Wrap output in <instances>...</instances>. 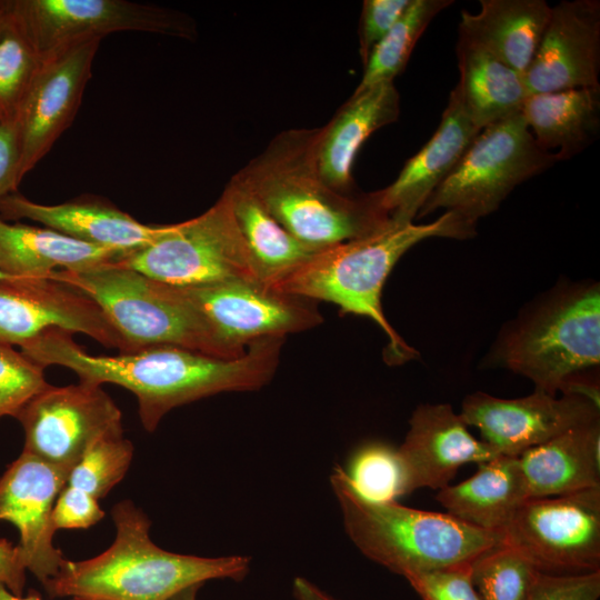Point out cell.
Wrapping results in <instances>:
<instances>
[{
    "instance_id": "6da1fadb",
    "label": "cell",
    "mask_w": 600,
    "mask_h": 600,
    "mask_svg": "<svg viewBox=\"0 0 600 600\" xmlns=\"http://www.w3.org/2000/svg\"><path fill=\"white\" fill-rule=\"evenodd\" d=\"M72 334L58 328L46 330L20 347L21 352L43 369L62 366L72 370L79 382L113 383L131 391L148 432L177 407L221 392L262 388L273 378L283 344L282 338H262L234 359L170 344L94 356L79 347Z\"/></svg>"
},
{
    "instance_id": "7a4b0ae2",
    "label": "cell",
    "mask_w": 600,
    "mask_h": 600,
    "mask_svg": "<svg viewBox=\"0 0 600 600\" xmlns=\"http://www.w3.org/2000/svg\"><path fill=\"white\" fill-rule=\"evenodd\" d=\"M316 129H289L234 176L302 243L323 249L373 234L391 223L382 191L340 192L321 178Z\"/></svg>"
},
{
    "instance_id": "3957f363",
    "label": "cell",
    "mask_w": 600,
    "mask_h": 600,
    "mask_svg": "<svg viewBox=\"0 0 600 600\" xmlns=\"http://www.w3.org/2000/svg\"><path fill=\"white\" fill-rule=\"evenodd\" d=\"M111 516L112 544L90 559H64L43 584L48 594L73 600H171L208 580H242L249 571L247 557L206 558L158 547L150 538L149 518L130 500L118 502Z\"/></svg>"
},
{
    "instance_id": "277c9868",
    "label": "cell",
    "mask_w": 600,
    "mask_h": 600,
    "mask_svg": "<svg viewBox=\"0 0 600 600\" xmlns=\"http://www.w3.org/2000/svg\"><path fill=\"white\" fill-rule=\"evenodd\" d=\"M476 224L453 211L436 221L416 224L391 221L384 229L317 251L271 289L337 304L343 313L367 317L388 338L386 360L400 364L418 356L394 331L381 306L383 284L398 260L413 246L432 237L467 239Z\"/></svg>"
},
{
    "instance_id": "5b68a950",
    "label": "cell",
    "mask_w": 600,
    "mask_h": 600,
    "mask_svg": "<svg viewBox=\"0 0 600 600\" xmlns=\"http://www.w3.org/2000/svg\"><path fill=\"white\" fill-rule=\"evenodd\" d=\"M346 533L359 551L408 577L471 563L502 542V533L467 524L449 513L413 509L360 496L343 468L330 477Z\"/></svg>"
},
{
    "instance_id": "8992f818",
    "label": "cell",
    "mask_w": 600,
    "mask_h": 600,
    "mask_svg": "<svg viewBox=\"0 0 600 600\" xmlns=\"http://www.w3.org/2000/svg\"><path fill=\"white\" fill-rule=\"evenodd\" d=\"M48 278L97 303L130 351L170 344L226 359L243 354L217 336L178 287L139 271L110 263L76 271L59 269Z\"/></svg>"
},
{
    "instance_id": "52a82bcc",
    "label": "cell",
    "mask_w": 600,
    "mask_h": 600,
    "mask_svg": "<svg viewBox=\"0 0 600 600\" xmlns=\"http://www.w3.org/2000/svg\"><path fill=\"white\" fill-rule=\"evenodd\" d=\"M498 353L507 368L530 379L536 390L556 396L580 371L599 364L598 284L548 301L509 332Z\"/></svg>"
},
{
    "instance_id": "ba28073f",
    "label": "cell",
    "mask_w": 600,
    "mask_h": 600,
    "mask_svg": "<svg viewBox=\"0 0 600 600\" xmlns=\"http://www.w3.org/2000/svg\"><path fill=\"white\" fill-rule=\"evenodd\" d=\"M556 162L537 144L521 112L493 122L481 129L417 217L444 208L476 224L496 211L517 186Z\"/></svg>"
},
{
    "instance_id": "9c48e42d",
    "label": "cell",
    "mask_w": 600,
    "mask_h": 600,
    "mask_svg": "<svg viewBox=\"0 0 600 600\" xmlns=\"http://www.w3.org/2000/svg\"><path fill=\"white\" fill-rule=\"evenodd\" d=\"M114 264L176 287L260 282L224 192L202 214L171 224L167 234Z\"/></svg>"
},
{
    "instance_id": "30bf717a",
    "label": "cell",
    "mask_w": 600,
    "mask_h": 600,
    "mask_svg": "<svg viewBox=\"0 0 600 600\" xmlns=\"http://www.w3.org/2000/svg\"><path fill=\"white\" fill-rule=\"evenodd\" d=\"M502 543L542 573L600 571V487L526 500L502 531Z\"/></svg>"
},
{
    "instance_id": "8fae6325",
    "label": "cell",
    "mask_w": 600,
    "mask_h": 600,
    "mask_svg": "<svg viewBox=\"0 0 600 600\" xmlns=\"http://www.w3.org/2000/svg\"><path fill=\"white\" fill-rule=\"evenodd\" d=\"M8 9L41 60L71 44L113 32L191 38L183 13L128 0H8Z\"/></svg>"
},
{
    "instance_id": "7c38bea8",
    "label": "cell",
    "mask_w": 600,
    "mask_h": 600,
    "mask_svg": "<svg viewBox=\"0 0 600 600\" xmlns=\"http://www.w3.org/2000/svg\"><path fill=\"white\" fill-rule=\"evenodd\" d=\"M24 431L22 451L69 473L102 437L123 432L122 413L100 386L49 384L17 418Z\"/></svg>"
},
{
    "instance_id": "4fadbf2b",
    "label": "cell",
    "mask_w": 600,
    "mask_h": 600,
    "mask_svg": "<svg viewBox=\"0 0 600 600\" xmlns=\"http://www.w3.org/2000/svg\"><path fill=\"white\" fill-rule=\"evenodd\" d=\"M217 336L238 352L252 341L286 337L322 322L314 301L282 293L260 282L232 280L178 287Z\"/></svg>"
},
{
    "instance_id": "5bb4252c",
    "label": "cell",
    "mask_w": 600,
    "mask_h": 600,
    "mask_svg": "<svg viewBox=\"0 0 600 600\" xmlns=\"http://www.w3.org/2000/svg\"><path fill=\"white\" fill-rule=\"evenodd\" d=\"M100 42L81 41L42 60L14 117L20 182L72 123Z\"/></svg>"
},
{
    "instance_id": "9a60e30c",
    "label": "cell",
    "mask_w": 600,
    "mask_h": 600,
    "mask_svg": "<svg viewBox=\"0 0 600 600\" xmlns=\"http://www.w3.org/2000/svg\"><path fill=\"white\" fill-rule=\"evenodd\" d=\"M53 328L130 351L102 310L80 291L50 278L0 279V344L22 347Z\"/></svg>"
},
{
    "instance_id": "2e32d148",
    "label": "cell",
    "mask_w": 600,
    "mask_h": 600,
    "mask_svg": "<svg viewBox=\"0 0 600 600\" xmlns=\"http://www.w3.org/2000/svg\"><path fill=\"white\" fill-rule=\"evenodd\" d=\"M467 426L477 428L482 441L499 456L519 457L572 428L599 419V407L572 394L561 398L536 390L516 399L476 392L462 402Z\"/></svg>"
},
{
    "instance_id": "e0dca14e",
    "label": "cell",
    "mask_w": 600,
    "mask_h": 600,
    "mask_svg": "<svg viewBox=\"0 0 600 600\" xmlns=\"http://www.w3.org/2000/svg\"><path fill=\"white\" fill-rule=\"evenodd\" d=\"M68 473L21 452L0 477V521L13 524L23 564L42 584L64 560L54 546L52 511Z\"/></svg>"
},
{
    "instance_id": "ac0fdd59",
    "label": "cell",
    "mask_w": 600,
    "mask_h": 600,
    "mask_svg": "<svg viewBox=\"0 0 600 600\" xmlns=\"http://www.w3.org/2000/svg\"><path fill=\"white\" fill-rule=\"evenodd\" d=\"M600 2L560 1L522 74L529 94L600 87Z\"/></svg>"
},
{
    "instance_id": "d6986e66",
    "label": "cell",
    "mask_w": 600,
    "mask_h": 600,
    "mask_svg": "<svg viewBox=\"0 0 600 600\" xmlns=\"http://www.w3.org/2000/svg\"><path fill=\"white\" fill-rule=\"evenodd\" d=\"M397 451L404 494L421 488L440 490L450 484L460 467L499 456L476 439L461 416L447 403L417 407Z\"/></svg>"
},
{
    "instance_id": "ffe728a7",
    "label": "cell",
    "mask_w": 600,
    "mask_h": 600,
    "mask_svg": "<svg viewBox=\"0 0 600 600\" xmlns=\"http://www.w3.org/2000/svg\"><path fill=\"white\" fill-rule=\"evenodd\" d=\"M0 214L2 219H30L82 242L126 253L153 243L171 229V224H143L109 201L84 196L48 206L16 191L0 199Z\"/></svg>"
},
{
    "instance_id": "44dd1931",
    "label": "cell",
    "mask_w": 600,
    "mask_h": 600,
    "mask_svg": "<svg viewBox=\"0 0 600 600\" xmlns=\"http://www.w3.org/2000/svg\"><path fill=\"white\" fill-rule=\"evenodd\" d=\"M480 131L453 88L432 137L407 160L397 179L381 189L382 203L391 220L413 222L426 200L448 178Z\"/></svg>"
},
{
    "instance_id": "7402d4cb",
    "label": "cell",
    "mask_w": 600,
    "mask_h": 600,
    "mask_svg": "<svg viewBox=\"0 0 600 600\" xmlns=\"http://www.w3.org/2000/svg\"><path fill=\"white\" fill-rule=\"evenodd\" d=\"M400 94L393 82H381L352 96L333 118L318 128L316 162L324 182L346 193L354 192L352 168L366 140L398 120Z\"/></svg>"
},
{
    "instance_id": "603a6c76",
    "label": "cell",
    "mask_w": 600,
    "mask_h": 600,
    "mask_svg": "<svg viewBox=\"0 0 600 600\" xmlns=\"http://www.w3.org/2000/svg\"><path fill=\"white\" fill-rule=\"evenodd\" d=\"M517 458L529 499L600 487L599 419L572 428Z\"/></svg>"
},
{
    "instance_id": "cb8c5ba5",
    "label": "cell",
    "mask_w": 600,
    "mask_h": 600,
    "mask_svg": "<svg viewBox=\"0 0 600 600\" xmlns=\"http://www.w3.org/2000/svg\"><path fill=\"white\" fill-rule=\"evenodd\" d=\"M480 11H461L462 38L523 74L549 20L544 0H480Z\"/></svg>"
},
{
    "instance_id": "d4e9b609",
    "label": "cell",
    "mask_w": 600,
    "mask_h": 600,
    "mask_svg": "<svg viewBox=\"0 0 600 600\" xmlns=\"http://www.w3.org/2000/svg\"><path fill=\"white\" fill-rule=\"evenodd\" d=\"M127 254L46 227L10 224L0 217V271L11 278H48L57 268L83 270L116 263Z\"/></svg>"
},
{
    "instance_id": "484cf974",
    "label": "cell",
    "mask_w": 600,
    "mask_h": 600,
    "mask_svg": "<svg viewBox=\"0 0 600 600\" xmlns=\"http://www.w3.org/2000/svg\"><path fill=\"white\" fill-rule=\"evenodd\" d=\"M517 457L497 456L478 464L468 479L436 494L447 513L472 527L501 532L528 500Z\"/></svg>"
},
{
    "instance_id": "4316f807",
    "label": "cell",
    "mask_w": 600,
    "mask_h": 600,
    "mask_svg": "<svg viewBox=\"0 0 600 600\" xmlns=\"http://www.w3.org/2000/svg\"><path fill=\"white\" fill-rule=\"evenodd\" d=\"M521 114L543 151L571 159L599 136L600 87L529 94Z\"/></svg>"
},
{
    "instance_id": "83f0119b",
    "label": "cell",
    "mask_w": 600,
    "mask_h": 600,
    "mask_svg": "<svg viewBox=\"0 0 600 600\" xmlns=\"http://www.w3.org/2000/svg\"><path fill=\"white\" fill-rule=\"evenodd\" d=\"M223 192L263 286L271 288L320 250L296 239L236 176Z\"/></svg>"
},
{
    "instance_id": "f1b7e54d",
    "label": "cell",
    "mask_w": 600,
    "mask_h": 600,
    "mask_svg": "<svg viewBox=\"0 0 600 600\" xmlns=\"http://www.w3.org/2000/svg\"><path fill=\"white\" fill-rule=\"evenodd\" d=\"M457 57L460 77L454 88L480 129L521 112L529 96L521 73L462 38Z\"/></svg>"
},
{
    "instance_id": "f546056e",
    "label": "cell",
    "mask_w": 600,
    "mask_h": 600,
    "mask_svg": "<svg viewBox=\"0 0 600 600\" xmlns=\"http://www.w3.org/2000/svg\"><path fill=\"white\" fill-rule=\"evenodd\" d=\"M452 0H412L389 32L372 49L354 92L393 82L406 68L416 43L433 18Z\"/></svg>"
},
{
    "instance_id": "4dcf8cb0",
    "label": "cell",
    "mask_w": 600,
    "mask_h": 600,
    "mask_svg": "<svg viewBox=\"0 0 600 600\" xmlns=\"http://www.w3.org/2000/svg\"><path fill=\"white\" fill-rule=\"evenodd\" d=\"M538 573L523 554L502 542L470 563L481 600H527Z\"/></svg>"
},
{
    "instance_id": "1f68e13d",
    "label": "cell",
    "mask_w": 600,
    "mask_h": 600,
    "mask_svg": "<svg viewBox=\"0 0 600 600\" xmlns=\"http://www.w3.org/2000/svg\"><path fill=\"white\" fill-rule=\"evenodd\" d=\"M42 63L8 6L0 20V113L13 119Z\"/></svg>"
},
{
    "instance_id": "d6a6232c",
    "label": "cell",
    "mask_w": 600,
    "mask_h": 600,
    "mask_svg": "<svg viewBox=\"0 0 600 600\" xmlns=\"http://www.w3.org/2000/svg\"><path fill=\"white\" fill-rule=\"evenodd\" d=\"M133 457L132 443L123 432L96 441L69 471L66 484L100 500L126 476Z\"/></svg>"
},
{
    "instance_id": "836d02e7",
    "label": "cell",
    "mask_w": 600,
    "mask_h": 600,
    "mask_svg": "<svg viewBox=\"0 0 600 600\" xmlns=\"http://www.w3.org/2000/svg\"><path fill=\"white\" fill-rule=\"evenodd\" d=\"M343 470L356 491L370 501H397L404 496L398 451L384 442L360 446Z\"/></svg>"
},
{
    "instance_id": "e575fe53",
    "label": "cell",
    "mask_w": 600,
    "mask_h": 600,
    "mask_svg": "<svg viewBox=\"0 0 600 600\" xmlns=\"http://www.w3.org/2000/svg\"><path fill=\"white\" fill-rule=\"evenodd\" d=\"M48 386L42 367L21 351L0 344V419L17 418L22 408Z\"/></svg>"
},
{
    "instance_id": "d590c367",
    "label": "cell",
    "mask_w": 600,
    "mask_h": 600,
    "mask_svg": "<svg viewBox=\"0 0 600 600\" xmlns=\"http://www.w3.org/2000/svg\"><path fill=\"white\" fill-rule=\"evenodd\" d=\"M406 580L422 600H481L471 581L470 563L414 574Z\"/></svg>"
},
{
    "instance_id": "8d00e7d4",
    "label": "cell",
    "mask_w": 600,
    "mask_h": 600,
    "mask_svg": "<svg viewBox=\"0 0 600 600\" xmlns=\"http://www.w3.org/2000/svg\"><path fill=\"white\" fill-rule=\"evenodd\" d=\"M600 571L582 574L539 572L527 600H598Z\"/></svg>"
},
{
    "instance_id": "74e56055",
    "label": "cell",
    "mask_w": 600,
    "mask_h": 600,
    "mask_svg": "<svg viewBox=\"0 0 600 600\" xmlns=\"http://www.w3.org/2000/svg\"><path fill=\"white\" fill-rule=\"evenodd\" d=\"M412 0H364L359 23V52L362 63L389 32Z\"/></svg>"
},
{
    "instance_id": "f35d334b",
    "label": "cell",
    "mask_w": 600,
    "mask_h": 600,
    "mask_svg": "<svg viewBox=\"0 0 600 600\" xmlns=\"http://www.w3.org/2000/svg\"><path fill=\"white\" fill-rule=\"evenodd\" d=\"M104 514L98 500L64 484L53 507L52 522L56 530L87 529L97 524Z\"/></svg>"
},
{
    "instance_id": "ab89813d",
    "label": "cell",
    "mask_w": 600,
    "mask_h": 600,
    "mask_svg": "<svg viewBox=\"0 0 600 600\" xmlns=\"http://www.w3.org/2000/svg\"><path fill=\"white\" fill-rule=\"evenodd\" d=\"M19 143L13 119L0 120V199L16 192L21 183L18 178Z\"/></svg>"
},
{
    "instance_id": "60d3db41",
    "label": "cell",
    "mask_w": 600,
    "mask_h": 600,
    "mask_svg": "<svg viewBox=\"0 0 600 600\" xmlns=\"http://www.w3.org/2000/svg\"><path fill=\"white\" fill-rule=\"evenodd\" d=\"M26 567L17 544L0 539V583L12 593L22 596L26 584Z\"/></svg>"
},
{
    "instance_id": "b9f144b4",
    "label": "cell",
    "mask_w": 600,
    "mask_h": 600,
    "mask_svg": "<svg viewBox=\"0 0 600 600\" xmlns=\"http://www.w3.org/2000/svg\"><path fill=\"white\" fill-rule=\"evenodd\" d=\"M292 594L296 600H337L302 577L293 580Z\"/></svg>"
},
{
    "instance_id": "7bdbcfd3",
    "label": "cell",
    "mask_w": 600,
    "mask_h": 600,
    "mask_svg": "<svg viewBox=\"0 0 600 600\" xmlns=\"http://www.w3.org/2000/svg\"><path fill=\"white\" fill-rule=\"evenodd\" d=\"M0 600H42V598L32 590L29 591L27 597L17 596L12 593L4 584L0 583Z\"/></svg>"
},
{
    "instance_id": "ee69618b",
    "label": "cell",
    "mask_w": 600,
    "mask_h": 600,
    "mask_svg": "<svg viewBox=\"0 0 600 600\" xmlns=\"http://www.w3.org/2000/svg\"><path fill=\"white\" fill-rule=\"evenodd\" d=\"M199 588H200V586L191 587V588L182 591L181 593H179L178 596H176L171 600H196V596H197V592H198Z\"/></svg>"
},
{
    "instance_id": "f6af8a7d",
    "label": "cell",
    "mask_w": 600,
    "mask_h": 600,
    "mask_svg": "<svg viewBox=\"0 0 600 600\" xmlns=\"http://www.w3.org/2000/svg\"><path fill=\"white\" fill-rule=\"evenodd\" d=\"M8 0H0V20L6 14Z\"/></svg>"
},
{
    "instance_id": "bcb514c9",
    "label": "cell",
    "mask_w": 600,
    "mask_h": 600,
    "mask_svg": "<svg viewBox=\"0 0 600 600\" xmlns=\"http://www.w3.org/2000/svg\"><path fill=\"white\" fill-rule=\"evenodd\" d=\"M9 278H11V277H8V276L3 274V273L0 271V279H9Z\"/></svg>"
},
{
    "instance_id": "7dc6e473",
    "label": "cell",
    "mask_w": 600,
    "mask_h": 600,
    "mask_svg": "<svg viewBox=\"0 0 600 600\" xmlns=\"http://www.w3.org/2000/svg\"><path fill=\"white\" fill-rule=\"evenodd\" d=\"M1 119H3V117H2L1 113H0V120H1Z\"/></svg>"
}]
</instances>
